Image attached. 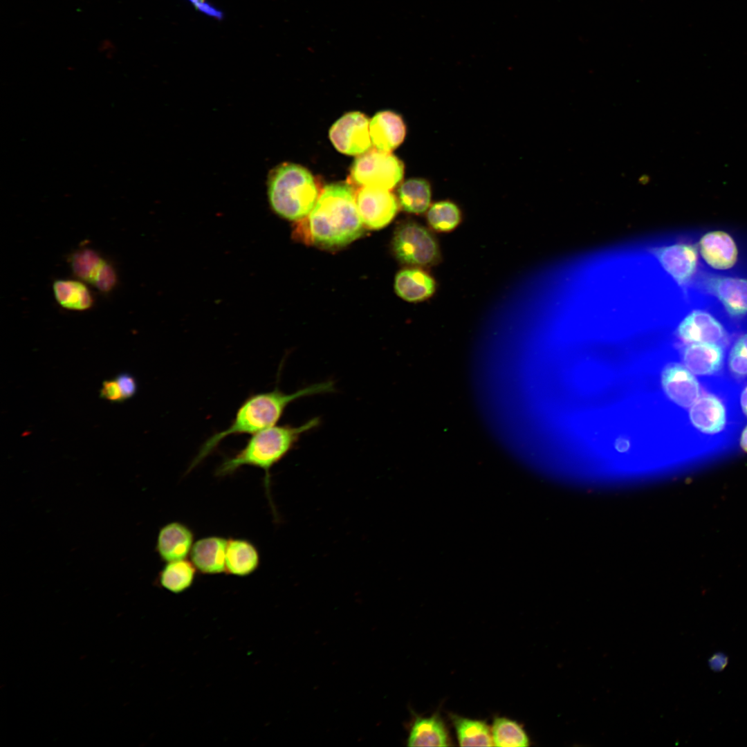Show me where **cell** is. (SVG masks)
<instances>
[{
	"label": "cell",
	"instance_id": "obj_21",
	"mask_svg": "<svg viewBox=\"0 0 747 747\" xmlns=\"http://www.w3.org/2000/svg\"><path fill=\"white\" fill-rule=\"evenodd\" d=\"M685 367L697 375H711L722 367L723 351L716 343H692L683 352Z\"/></svg>",
	"mask_w": 747,
	"mask_h": 747
},
{
	"label": "cell",
	"instance_id": "obj_2",
	"mask_svg": "<svg viewBox=\"0 0 747 747\" xmlns=\"http://www.w3.org/2000/svg\"><path fill=\"white\" fill-rule=\"evenodd\" d=\"M334 391V382L329 380L312 384L291 394H286L276 387L273 391L249 396L237 409L229 427L214 434L201 445L187 472L201 463L227 436L237 434H254L274 426L292 402L300 398L332 393Z\"/></svg>",
	"mask_w": 747,
	"mask_h": 747
},
{
	"label": "cell",
	"instance_id": "obj_23",
	"mask_svg": "<svg viewBox=\"0 0 747 747\" xmlns=\"http://www.w3.org/2000/svg\"><path fill=\"white\" fill-rule=\"evenodd\" d=\"M53 291L57 302L66 310L84 311L93 305L90 289L80 279H57L53 282Z\"/></svg>",
	"mask_w": 747,
	"mask_h": 747
},
{
	"label": "cell",
	"instance_id": "obj_13",
	"mask_svg": "<svg viewBox=\"0 0 747 747\" xmlns=\"http://www.w3.org/2000/svg\"><path fill=\"white\" fill-rule=\"evenodd\" d=\"M698 248L703 260L715 270H728L737 260L736 243L732 237L723 231H711L703 234Z\"/></svg>",
	"mask_w": 747,
	"mask_h": 747
},
{
	"label": "cell",
	"instance_id": "obj_22",
	"mask_svg": "<svg viewBox=\"0 0 747 747\" xmlns=\"http://www.w3.org/2000/svg\"><path fill=\"white\" fill-rule=\"evenodd\" d=\"M408 746H448L447 728L436 714L430 717H416L407 741Z\"/></svg>",
	"mask_w": 747,
	"mask_h": 747
},
{
	"label": "cell",
	"instance_id": "obj_31",
	"mask_svg": "<svg viewBox=\"0 0 747 747\" xmlns=\"http://www.w3.org/2000/svg\"><path fill=\"white\" fill-rule=\"evenodd\" d=\"M124 400L132 398L137 392L138 385L135 378L129 373H120L115 377Z\"/></svg>",
	"mask_w": 747,
	"mask_h": 747
},
{
	"label": "cell",
	"instance_id": "obj_20",
	"mask_svg": "<svg viewBox=\"0 0 747 747\" xmlns=\"http://www.w3.org/2000/svg\"><path fill=\"white\" fill-rule=\"evenodd\" d=\"M259 564V553L253 543L243 538L228 539L225 555L226 573L239 577L248 576L253 573Z\"/></svg>",
	"mask_w": 747,
	"mask_h": 747
},
{
	"label": "cell",
	"instance_id": "obj_18",
	"mask_svg": "<svg viewBox=\"0 0 747 747\" xmlns=\"http://www.w3.org/2000/svg\"><path fill=\"white\" fill-rule=\"evenodd\" d=\"M693 425L700 432L714 434L726 425V408L721 400L713 394H706L692 405L690 412Z\"/></svg>",
	"mask_w": 747,
	"mask_h": 747
},
{
	"label": "cell",
	"instance_id": "obj_1",
	"mask_svg": "<svg viewBox=\"0 0 747 747\" xmlns=\"http://www.w3.org/2000/svg\"><path fill=\"white\" fill-rule=\"evenodd\" d=\"M308 239L324 248L344 247L364 232L356 193L347 183H333L321 191L308 216Z\"/></svg>",
	"mask_w": 747,
	"mask_h": 747
},
{
	"label": "cell",
	"instance_id": "obj_30",
	"mask_svg": "<svg viewBox=\"0 0 747 747\" xmlns=\"http://www.w3.org/2000/svg\"><path fill=\"white\" fill-rule=\"evenodd\" d=\"M100 396L101 398L113 403H121L124 400L115 378L105 380L102 382Z\"/></svg>",
	"mask_w": 747,
	"mask_h": 747
},
{
	"label": "cell",
	"instance_id": "obj_15",
	"mask_svg": "<svg viewBox=\"0 0 747 747\" xmlns=\"http://www.w3.org/2000/svg\"><path fill=\"white\" fill-rule=\"evenodd\" d=\"M662 383L667 396L680 406L690 407L699 397L698 381L686 367L680 364L671 363L665 367Z\"/></svg>",
	"mask_w": 747,
	"mask_h": 747
},
{
	"label": "cell",
	"instance_id": "obj_16",
	"mask_svg": "<svg viewBox=\"0 0 747 747\" xmlns=\"http://www.w3.org/2000/svg\"><path fill=\"white\" fill-rule=\"evenodd\" d=\"M228 541L221 536H208L196 541L190 556L197 571L207 575L225 573Z\"/></svg>",
	"mask_w": 747,
	"mask_h": 747
},
{
	"label": "cell",
	"instance_id": "obj_8",
	"mask_svg": "<svg viewBox=\"0 0 747 747\" xmlns=\"http://www.w3.org/2000/svg\"><path fill=\"white\" fill-rule=\"evenodd\" d=\"M68 261L76 277L99 291L108 293L116 288L118 275L115 268L97 251L77 250L70 255Z\"/></svg>",
	"mask_w": 747,
	"mask_h": 747
},
{
	"label": "cell",
	"instance_id": "obj_35",
	"mask_svg": "<svg viewBox=\"0 0 747 747\" xmlns=\"http://www.w3.org/2000/svg\"><path fill=\"white\" fill-rule=\"evenodd\" d=\"M740 445L741 448L747 452V425L742 432Z\"/></svg>",
	"mask_w": 747,
	"mask_h": 747
},
{
	"label": "cell",
	"instance_id": "obj_36",
	"mask_svg": "<svg viewBox=\"0 0 747 747\" xmlns=\"http://www.w3.org/2000/svg\"><path fill=\"white\" fill-rule=\"evenodd\" d=\"M187 1H188L192 5H193L195 3H196L199 0H187Z\"/></svg>",
	"mask_w": 747,
	"mask_h": 747
},
{
	"label": "cell",
	"instance_id": "obj_6",
	"mask_svg": "<svg viewBox=\"0 0 747 747\" xmlns=\"http://www.w3.org/2000/svg\"><path fill=\"white\" fill-rule=\"evenodd\" d=\"M404 165L391 152L377 149L359 155L350 170V178L360 187L391 190L402 180Z\"/></svg>",
	"mask_w": 747,
	"mask_h": 747
},
{
	"label": "cell",
	"instance_id": "obj_12",
	"mask_svg": "<svg viewBox=\"0 0 747 747\" xmlns=\"http://www.w3.org/2000/svg\"><path fill=\"white\" fill-rule=\"evenodd\" d=\"M705 284L730 316L741 318L747 315V278L712 277Z\"/></svg>",
	"mask_w": 747,
	"mask_h": 747
},
{
	"label": "cell",
	"instance_id": "obj_3",
	"mask_svg": "<svg viewBox=\"0 0 747 747\" xmlns=\"http://www.w3.org/2000/svg\"><path fill=\"white\" fill-rule=\"evenodd\" d=\"M319 424L320 418L314 417L297 427L274 425L259 431L253 434L241 450L223 461L216 470V475L228 476L246 465L263 470L267 497L275 514L270 495V470L287 455L303 434L313 430Z\"/></svg>",
	"mask_w": 747,
	"mask_h": 747
},
{
	"label": "cell",
	"instance_id": "obj_25",
	"mask_svg": "<svg viewBox=\"0 0 747 747\" xmlns=\"http://www.w3.org/2000/svg\"><path fill=\"white\" fill-rule=\"evenodd\" d=\"M197 569L186 559L167 562L159 574V582L167 591L179 593L188 589L194 583Z\"/></svg>",
	"mask_w": 747,
	"mask_h": 747
},
{
	"label": "cell",
	"instance_id": "obj_5",
	"mask_svg": "<svg viewBox=\"0 0 747 747\" xmlns=\"http://www.w3.org/2000/svg\"><path fill=\"white\" fill-rule=\"evenodd\" d=\"M392 248L403 264L415 267H430L441 260L439 244L426 228L413 221L400 224L394 231Z\"/></svg>",
	"mask_w": 747,
	"mask_h": 747
},
{
	"label": "cell",
	"instance_id": "obj_9",
	"mask_svg": "<svg viewBox=\"0 0 747 747\" xmlns=\"http://www.w3.org/2000/svg\"><path fill=\"white\" fill-rule=\"evenodd\" d=\"M356 205L367 228L378 230L389 224L396 216L398 201L389 190L361 187L356 193Z\"/></svg>",
	"mask_w": 747,
	"mask_h": 747
},
{
	"label": "cell",
	"instance_id": "obj_26",
	"mask_svg": "<svg viewBox=\"0 0 747 747\" xmlns=\"http://www.w3.org/2000/svg\"><path fill=\"white\" fill-rule=\"evenodd\" d=\"M451 719L461 746H494L491 729L486 722L454 714Z\"/></svg>",
	"mask_w": 747,
	"mask_h": 747
},
{
	"label": "cell",
	"instance_id": "obj_4",
	"mask_svg": "<svg viewBox=\"0 0 747 747\" xmlns=\"http://www.w3.org/2000/svg\"><path fill=\"white\" fill-rule=\"evenodd\" d=\"M267 186L271 208L289 221H299L307 217L320 195L311 173L292 163H284L273 169Z\"/></svg>",
	"mask_w": 747,
	"mask_h": 747
},
{
	"label": "cell",
	"instance_id": "obj_11",
	"mask_svg": "<svg viewBox=\"0 0 747 747\" xmlns=\"http://www.w3.org/2000/svg\"><path fill=\"white\" fill-rule=\"evenodd\" d=\"M679 336L692 343H716L723 342L727 333L719 319L706 309H694L681 322L677 329Z\"/></svg>",
	"mask_w": 747,
	"mask_h": 747
},
{
	"label": "cell",
	"instance_id": "obj_34",
	"mask_svg": "<svg viewBox=\"0 0 747 747\" xmlns=\"http://www.w3.org/2000/svg\"><path fill=\"white\" fill-rule=\"evenodd\" d=\"M741 406L744 413L747 416V386L743 389L741 394Z\"/></svg>",
	"mask_w": 747,
	"mask_h": 747
},
{
	"label": "cell",
	"instance_id": "obj_27",
	"mask_svg": "<svg viewBox=\"0 0 747 747\" xmlns=\"http://www.w3.org/2000/svg\"><path fill=\"white\" fill-rule=\"evenodd\" d=\"M493 744L500 747L528 746L529 739L522 727L506 717H496L491 728Z\"/></svg>",
	"mask_w": 747,
	"mask_h": 747
},
{
	"label": "cell",
	"instance_id": "obj_24",
	"mask_svg": "<svg viewBox=\"0 0 747 747\" xmlns=\"http://www.w3.org/2000/svg\"><path fill=\"white\" fill-rule=\"evenodd\" d=\"M431 197L430 183L422 178L407 179L398 190L399 205L403 210L409 213L425 212L430 206Z\"/></svg>",
	"mask_w": 747,
	"mask_h": 747
},
{
	"label": "cell",
	"instance_id": "obj_7",
	"mask_svg": "<svg viewBox=\"0 0 747 747\" xmlns=\"http://www.w3.org/2000/svg\"><path fill=\"white\" fill-rule=\"evenodd\" d=\"M329 138L344 154L359 156L367 151L372 143L368 118L358 111L347 113L331 126Z\"/></svg>",
	"mask_w": 747,
	"mask_h": 747
},
{
	"label": "cell",
	"instance_id": "obj_29",
	"mask_svg": "<svg viewBox=\"0 0 747 747\" xmlns=\"http://www.w3.org/2000/svg\"><path fill=\"white\" fill-rule=\"evenodd\" d=\"M728 366L735 376H747V333L741 335L733 345L730 352Z\"/></svg>",
	"mask_w": 747,
	"mask_h": 747
},
{
	"label": "cell",
	"instance_id": "obj_28",
	"mask_svg": "<svg viewBox=\"0 0 747 747\" xmlns=\"http://www.w3.org/2000/svg\"><path fill=\"white\" fill-rule=\"evenodd\" d=\"M427 219L435 231L448 232L455 229L461 221L458 205L448 200L432 204L427 210Z\"/></svg>",
	"mask_w": 747,
	"mask_h": 747
},
{
	"label": "cell",
	"instance_id": "obj_10",
	"mask_svg": "<svg viewBox=\"0 0 747 747\" xmlns=\"http://www.w3.org/2000/svg\"><path fill=\"white\" fill-rule=\"evenodd\" d=\"M652 252L679 285L690 282L697 270L698 247L692 243H679L656 248Z\"/></svg>",
	"mask_w": 747,
	"mask_h": 747
},
{
	"label": "cell",
	"instance_id": "obj_19",
	"mask_svg": "<svg viewBox=\"0 0 747 747\" xmlns=\"http://www.w3.org/2000/svg\"><path fill=\"white\" fill-rule=\"evenodd\" d=\"M394 289L404 300L418 302L433 295L436 283L432 276L421 268H409L397 273L394 279Z\"/></svg>",
	"mask_w": 747,
	"mask_h": 747
},
{
	"label": "cell",
	"instance_id": "obj_17",
	"mask_svg": "<svg viewBox=\"0 0 747 747\" xmlns=\"http://www.w3.org/2000/svg\"><path fill=\"white\" fill-rule=\"evenodd\" d=\"M369 132L376 149L391 152L403 142L406 126L400 116L393 111H383L371 118Z\"/></svg>",
	"mask_w": 747,
	"mask_h": 747
},
{
	"label": "cell",
	"instance_id": "obj_33",
	"mask_svg": "<svg viewBox=\"0 0 747 747\" xmlns=\"http://www.w3.org/2000/svg\"><path fill=\"white\" fill-rule=\"evenodd\" d=\"M708 663L712 670L720 672L726 667L728 664V657L723 653L717 652L710 657Z\"/></svg>",
	"mask_w": 747,
	"mask_h": 747
},
{
	"label": "cell",
	"instance_id": "obj_14",
	"mask_svg": "<svg viewBox=\"0 0 747 747\" xmlns=\"http://www.w3.org/2000/svg\"><path fill=\"white\" fill-rule=\"evenodd\" d=\"M194 542V533L189 526L180 522H172L160 529L156 551L165 562L186 559Z\"/></svg>",
	"mask_w": 747,
	"mask_h": 747
},
{
	"label": "cell",
	"instance_id": "obj_32",
	"mask_svg": "<svg viewBox=\"0 0 747 747\" xmlns=\"http://www.w3.org/2000/svg\"><path fill=\"white\" fill-rule=\"evenodd\" d=\"M192 6L201 14L214 19L221 20L224 17L223 12L221 9L207 0H199Z\"/></svg>",
	"mask_w": 747,
	"mask_h": 747
}]
</instances>
